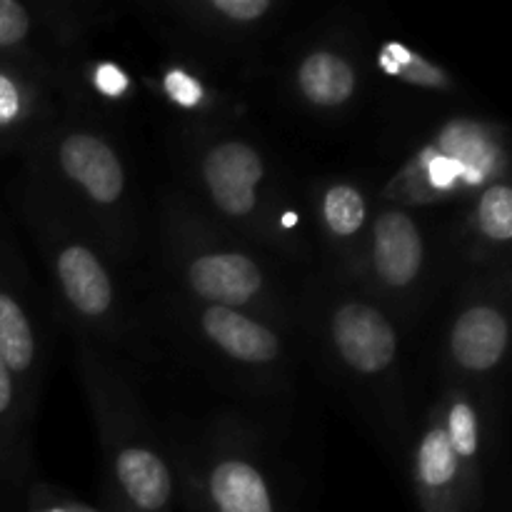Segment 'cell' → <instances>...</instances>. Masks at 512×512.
Returning <instances> with one entry per match:
<instances>
[{"instance_id": "obj_11", "label": "cell", "mask_w": 512, "mask_h": 512, "mask_svg": "<svg viewBox=\"0 0 512 512\" xmlns=\"http://www.w3.org/2000/svg\"><path fill=\"white\" fill-rule=\"evenodd\" d=\"M293 85L310 108L330 113L353 103L360 75L348 55L333 48H315L300 58Z\"/></svg>"}, {"instance_id": "obj_6", "label": "cell", "mask_w": 512, "mask_h": 512, "mask_svg": "<svg viewBox=\"0 0 512 512\" xmlns=\"http://www.w3.org/2000/svg\"><path fill=\"white\" fill-rule=\"evenodd\" d=\"M428 238L418 218L403 208H383L370 228V270L390 295H408L423 283Z\"/></svg>"}, {"instance_id": "obj_14", "label": "cell", "mask_w": 512, "mask_h": 512, "mask_svg": "<svg viewBox=\"0 0 512 512\" xmlns=\"http://www.w3.org/2000/svg\"><path fill=\"white\" fill-rule=\"evenodd\" d=\"M415 473L428 490L450 488L460 475V465L450 448L443 423L430 425L420 438L418 450H415Z\"/></svg>"}, {"instance_id": "obj_5", "label": "cell", "mask_w": 512, "mask_h": 512, "mask_svg": "<svg viewBox=\"0 0 512 512\" xmlns=\"http://www.w3.org/2000/svg\"><path fill=\"white\" fill-rule=\"evenodd\" d=\"M55 168L90 208L118 210L125 203L128 173L105 135L85 128L65 130L55 143Z\"/></svg>"}, {"instance_id": "obj_10", "label": "cell", "mask_w": 512, "mask_h": 512, "mask_svg": "<svg viewBox=\"0 0 512 512\" xmlns=\"http://www.w3.org/2000/svg\"><path fill=\"white\" fill-rule=\"evenodd\" d=\"M115 483L125 498L143 512H158L173 498V473L150 440H123L113 453Z\"/></svg>"}, {"instance_id": "obj_3", "label": "cell", "mask_w": 512, "mask_h": 512, "mask_svg": "<svg viewBox=\"0 0 512 512\" xmlns=\"http://www.w3.org/2000/svg\"><path fill=\"white\" fill-rule=\"evenodd\" d=\"M198 180L218 215L238 223L255 218L268 183V160L250 140L218 138L198 158Z\"/></svg>"}, {"instance_id": "obj_20", "label": "cell", "mask_w": 512, "mask_h": 512, "mask_svg": "<svg viewBox=\"0 0 512 512\" xmlns=\"http://www.w3.org/2000/svg\"><path fill=\"white\" fill-rule=\"evenodd\" d=\"M20 113V90L10 78L0 75V125L10 123Z\"/></svg>"}, {"instance_id": "obj_9", "label": "cell", "mask_w": 512, "mask_h": 512, "mask_svg": "<svg viewBox=\"0 0 512 512\" xmlns=\"http://www.w3.org/2000/svg\"><path fill=\"white\" fill-rule=\"evenodd\" d=\"M205 490L215 512H275L273 488L258 458L220 450L205 468Z\"/></svg>"}, {"instance_id": "obj_1", "label": "cell", "mask_w": 512, "mask_h": 512, "mask_svg": "<svg viewBox=\"0 0 512 512\" xmlns=\"http://www.w3.org/2000/svg\"><path fill=\"white\" fill-rule=\"evenodd\" d=\"M323 338L333 363L360 383H385L400 360V335L378 303L343 295L323 315Z\"/></svg>"}, {"instance_id": "obj_7", "label": "cell", "mask_w": 512, "mask_h": 512, "mask_svg": "<svg viewBox=\"0 0 512 512\" xmlns=\"http://www.w3.org/2000/svg\"><path fill=\"white\" fill-rule=\"evenodd\" d=\"M510 348V318L493 300L463 305L448 330L450 363L470 378H488Z\"/></svg>"}, {"instance_id": "obj_16", "label": "cell", "mask_w": 512, "mask_h": 512, "mask_svg": "<svg viewBox=\"0 0 512 512\" xmlns=\"http://www.w3.org/2000/svg\"><path fill=\"white\" fill-rule=\"evenodd\" d=\"M443 430L448 435V443L453 448L460 470H473L480 453V418L475 405L465 395L450 398L448 410H445Z\"/></svg>"}, {"instance_id": "obj_18", "label": "cell", "mask_w": 512, "mask_h": 512, "mask_svg": "<svg viewBox=\"0 0 512 512\" xmlns=\"http://www.w3.org/2000/svg\"><path fill=\"white\" fill-rule=\"evenodd\" d=\"M205 10L218 15V20H228L235 25H253L268 18L275 10L270 0H210Z\"/></svg>"}, {"instance_id": "obj_12", "label": "cell", "mask_w": 512, "mask_h": 512, "mask_svg": "<svg viewBox=\"0 0 512 512\" xmlns=\"http://www.w3.org/2000/svg\"><path fill=\"white\" fill-rule=\"evenodd\" d=\"M0 360L20 383H38L40 365L45 368L33 315L8 290H0Z\"/></svg>"}, {"instance_id": "obj_13", "label": "cell", "mask_w": 512, "mask_h": 512, "mask_svg": "<svg viewBox=\"0 0 512 512\" xmlns=\"http://www.w3.org/2000/svg\"><path fill=\"white\" fill-rule=\"evenodd\" d=\"M368 213V200L358 185L343 180V183L328 185L323 193L320 215H323V225L330 238L343 240V243L355 240L368 225Z\"/></svg>"}, {"instance_id": "obj_2", "label": "cell", "mask_w": 512, "mask_h": 512, "mask_svg": "<svg viewBox=\"0 0 512 512\" xmlns=\"http://www.w3.org/2000/svg\"><path fill=\"white\" fill-rule=\"evenodd\" d=\"M178 273L185 290L205 305L245 310L273 295V280L255 255L243 250L193 248L185 245L178 258Z\"/></svg>"}, {"instance_id": "obj_17", "label": "cell", "mask_w": 512, "mask_h": 512, "mask_svg": "<svg viewBox=\"0 0 512 512\" xmlns=\"http://www.w3.org/2000/svg\"><path fill=\"white\" fill-rule=\"evenodd\" d=\"M475 228L488 243L508 245L512 240V190L508 183H490L475 205Z\"/></svg>"}, {"instance_id": "obj_4", "label": "cell", "mask_w": 512, "mask_h": 512, "mask_svg": "<svg viewBox=\"0 0 512 512\" xmlns=\"http://www.w3.org/2000/svg\"><path fill=\"white\" fill-rule=\"evenodd\" d=\"M45 253L53 268L55 288L75 318L98 328L115 323V280L98 250L75 235H53Z\"/></svg>"}, {"instance_id": "obj_19", "label": "cell", "mask_w": 512, "mask_h": 512, "mask_svg": "<svg viewBox=\"0 0 512 512\" xmlns=\"http://www.w3.org/2000/svg\"><path fill=\"white\" fill-rule=\"evenodd\" d=\"M33 30L28 8L15 0H0V48H15L25 43Z\"/></svg>"}, {"instance_id": "obj_21", "label": "cell", "mask_w": 512, "mask_h": 512, "mask_svg": "<svg viewBox=\"0 0 512 512\" xmlns=\"http://www.w3.org/2000/svg\"><path fill=\"white\" fill-rule=\"evenodd\" d=\"M15 403V378L10 375V370L5 368V363L0 360V418L13 410Z\"/></svg>"}, {"instance_id": "obj_15", "label": "cell", "mask_w": 512, "mask_h": 512, "mask_svg": "<svg viewBox=\"0 0 512 512\" xmlns=\"http://www.w3.org/2000/svg\"><path fill=\"white\" fill-rule=\"evenodd\" d=\"M380 65H383L385 73L403 80V83L415 85V88L443 90V93H450L455 88L453 78L443 68L425 60L423 55L403 48L400 43H388L380 50Z\"/></svg>"}, {"instance_id": "obj_8", "label": "cell", "mask_w": 512, "mask_h": 512, "mask_svg": "<svg viewBox=\"0 0 512 512\" xmlns=\"http://www.w3.org/2000/svg\"><path fill=\"white\" fill-rule=\"evenodd\" d=\"M198 328L223 358L245 368H270L283 358V338L278 330L248 310L203 305Z\"/></svg>"}]
</instances>
